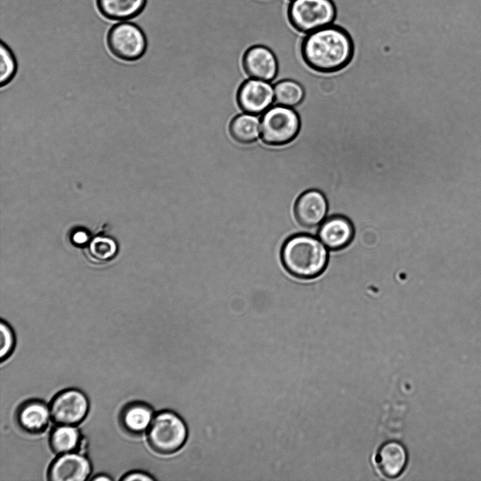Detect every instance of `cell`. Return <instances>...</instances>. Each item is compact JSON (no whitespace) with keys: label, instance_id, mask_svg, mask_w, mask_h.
<instances>
[{"label":"cell","instance_id":"ac0fdd59","mask_svg":"<svg viewBox=\"0 0 481 481\" xmlns=\"http://www.w3.org/2000/svg\"><path fill=\"white\" fill-rule=\"evenodd\" d=\"M230 132L232 138L239 143L254 142L260 138L261 115L239 114L231 121Z\"/></svg>","mask_w":481,"mask_h":481},{"label":"cell","instance_id":"484cf974","mask_svg":"<svg viewBox=\"0 0 481 481\" xmlns=\"http://www.w3.org/2000/svg\"><path fill=\"white\" fill-rule=\"evenodd\" d=\"M288 1H290V0H288Z\"/></svg>","mask_w":481,"mask_h":481},{"label":"cell","instance_id":"cb8c5ba5","mask_svg":"<svg viewBox=\"0 0 481 481\" xmlns=\"http://www.w3.org/2000/svg\"><path fill=\"white\" fill-rule=\"evenodd\" d=\"M123 481L132 480H154V477L150 475L140 471H132L124 475L121 478Z\"/></svg>","mask_w":481,"mask_h":481},{"label":"cell","instance_id":"ba28073f","mask_svg":"<svg viewBox=\"0 0 481 481\" xmlns=\"http://www.w3.org/2000/svg\"><path fill=\"white\" fill-rule=\"evenodd\" d=\"M237 101L244 113L262 115L274 103L273 85L270 82L249 78L239 89Z\"/></svg>","mask_w":481,"mask_h":481},{"label":"cell","instance_id":"8fae6325","mask_svg":"<svg viewBox=\"0 0 481 481\" xmlns=\"http://www.w3.org/2000/svg\"><path fill=\"white\" fill-rule=\"evenodd\" d=\"M243 66L249 78L271 82L277 72L274 53L268 46L256 44L249 47L243 57Z\"/></svg>","mask_w":481,"mask_h":481},{"label":"cell","instance_id":"8992f818","mask_svg":"<svg viewBox=\"0 0 481 481\" xmlns=\"http://www.w3.org/2000/svg\"><path fill=\"white\" fill-rule=\"evenodd\" d=\"M106 44L115 58L126 62L140 59L146 53L148 42L145 33L137 24L122 21L108 32Z\"/></svg>","mask_w":481,"mask_h":481},{"label":"cell","instance_id":"5bb4252c","mask_svg":"<svg viewBox=\"0 0 481 481\" xmlns=\"http://www.w3.org/2000/svg\"><path fill=\"white\" fill-rule=\"evenodd\" d=\"M154 416L149 404L143 401H131L120 411L118 422L125 433L131 436H139L147 431Z\"/></svg>","mask_w":481,"mask_h":481},{"label":"cell","instance_id":"277c9868","mask_svg":"<svg viewBox=\"0 0 481 481\" xmlns=\"http://www.w3.org/2000/svg\"><path fill=\"white\" fill-rule=\"evenodd\" d=\"M335 15L331 0H290L286 8L287 23L304 35L332 25Z\"/></svg>","mask_w":481,"mask_h":481},{"label":"cell","instance_id":"2e32d148","mask_svg":"<svg viewBox=\"0 0 481 481\" xmlns=\"http://www.w3.org/2000/svg\"><path fill=\"white\" fill-rule=\"evenodd\" d=\"M147 0H96L98 11L106 19L125 21L138 16Z\"/></svg>","mask_w":481,"mask_h":481},{"label":"cell","instance_id":"3957f363","mask_svg":"<svg viewBox=\"0 0 481 481\" xmlns=\"http://www.w3.org/2000/svg\"><path fill=\"white\" fill-rule=\"evenodd\" d=\"M187 437V427L182 418L168 410L155 414L146 431L149 446L160 454L178 451L185 443Z\"/></svg>","mask_w":481,"mask_h":481},{"label":"cell","instance_id":"9c48e42d","mask_svg":"<svg viewBox=\"0 0 481 481\" xmlns=\"http://www.w3.org/2000/svg\"><path fill=\"white\" fill-rule=\"evenodd\" d=\"M92 464L80 452H70L58 455L47 471L51 481H84L90 475Z\"/></svg>","mask_w":481,"mask_h":481},{"label":"cell","instance_id":"44dd1931","mask_svg":"<svg viewBox=\"0 0 481 481\" xmlns=\"http://www.w3.org/2000/svg\"><path fill=\"white\" fill-rule=\"evenodd\" d=\"M17 72L15 57L3 41L0 44V85L4 87L14 78Z\"/></svg>","mask_w":481,"mask_h":481},{"label":"cell","instance_id":"603a6c76","mask_svg":"<svg viewBox=\"0 0 481 481\" xmlns=\"http://www.w3.org/2000/svg\"><path fill=\"white\" fill-rule=\"evenodd\" d=\"M70 239L74 245L82 246L89 243L90 236L85 230L78 229L72 233Z\"/></svg>","mask_w":481,"mask_h":481},{"label":"cell","instance_id":"30bf717a","mask_svg":"<svg viewBox=\"0 0 481 481\" xmlns=\"http://www.w3.org/2000/svg\"><path fill=\"white\" fill-rule=\"evenodd\" d=\"M51 418L49 406L39 399H30L22 402L15 413V421L18 427L30 435H38L44 432Z\"/></svg>","mask_w":481,"mask_h":481},{"label":"cell","instance_id":"4fadbf2b","mask_svg":"<svg viewBox=\"0 0 481 481\" xmlns=\"http://www.w3.org/2000/svg\"><path fill=\"white\" fill-rule=\"evenodd\" d=\"M354 234L351 221L342 215H334L325 220L318 230V237L327 249L339 250L346 247Z\"/></svg>","mask_w":481,"mask_h":481},{"label":"cell","instance_id":"7a4b0ae2","mask_svg":"<svg viewBox=\"0 0 481 481\" xmlns=\"http://www.w3.org/2000/svg\"><path fill=\"white\" fill-rule=\"evenodd\" d=\"M281 258L290 274L298 278L311 279L318 276L325 269L328 251L320 239L299 234L285 242Z\"/></svg>","mask_w":481,"mask_h":481},{"label":"cell","instance_id":"e0dca14e","mask_svg":"<svg viewBox=\"0 0 481 481\" xmlns=\"http://www.w3.org/2000/svg\"><path fill=\"white\" fill-rule=\"evenodd\" d=\"M49 444L51 450L56 455L80 452L85 446L80 430L74 425H56L51 430Z\"/></svg>","mask_w":481,"mask_h":481},{"label":"cell","instance_id":"d6986e66","mask_svg":"<svg viewBox=\"0 0 481 481\" xmlns=\"http://www.w3.org/2000/svg\"><path fill=\"white\" fill-rule=\"evenodd\" d=\"M273 89L274 105L294 108L301 102L304 96L302 86L292 80L279 81L273 85Z\"/></svg>","mask_w":481,"mask_h":481},{"label":"cell","instance_id":"7402d4cb","mask_svg":"<svg viewBox=\"0 0 481 481\" xmlns=\"http://www.w3.org/2000/svg\"><path fill=\"white\" fill-rule=\"evenodd\" d=\"M1 362L6 361L12 354L15 347V335L11 327L4 321L1 322Z\"/></svg>","mask_w":481,"mask_h":481},{"label":"cell","instance_id":"6da1fadb","mask_svg":"<svg viewBox=\"0 0 481 481\" xmlns=\"http://www.w3.org/2000/svg\"><path fill=\"white\" fill-rule=\"evenodd\" d=\"M354 46L349 35L330 25L307 34L302 44V54L313 70L324 73L345 68L351 61Z\"/></svg>","mask_w":481,"mask_h":481},{"label":"cell","instance_id":"7c38bea8","mask_svg":"<svg viewBox=\"0 0 481 481\" xmlns=\"http://www.w3.org/2000/svg\"><path fill=\"white\" fill-rule=\"evenodd\" d=\"M327 201L325 194L317 189L304 191L298 197L294 207L298 222L304 227H316L326 217Z\"/></svg>","mask_w":481,"mask_h":481},{"label":"cell","instance_id":"ffe728a7","mask_svg":"<svg viewBox=\"0 0 481 481\" xmlns=\"http://www.w3.org/2000/svg\"><path fill=\"white\" fill-rule=\"evenodd\" d=\"M117 244L114 239L107 237L98 236L89 242L87 253L92 261L104 262L113 258L117 253Z\"/></svg>","mask_w":481,"mask_h":481},{"label":"cell","instance_id":"d4e9b609","mask_svg":"<svg viewBox=\"0 0 481 481\" xmlns=\"http://www.w3.org/2000/svg\"><path fill=\"white\" fill-rule=\"evenodd\" d=\"M92 480H111L112 478L105 474H100L92 478Z\"/></svg>","mask_w":481,"mask_h":481},{"label":"cell","instance_id":"5b68a950","mask_svg":"<svg viewBox=\"0 0 481 481\" xmlns=\"http://www.w3.org/2000/svg\"><path fill=\"white\" fill-rule=\"evenodd\" d=\"M300 129V119L292 108L273 105L261 115V139L266 144L289 143Z\"/></svg>","mask_w":481,"mask_h":481},{"label":"cell","instance_id":"52a82bcc","mask_svg":"<svg viewBox=\"0 0 481 481\" xmlns=\"http://www.w3.org/2000/svg\"><path fill=\"white\" fill-rule=\"evenodd\" d=\"M52 420L56 425H74L86 418L89 403L86 394L75 388H68L58 392L49 405Z\"/></svg>","mask_w":481,"mask_h":481},{"label":"cell","instance_id":"9a60e30c","mask_svg":"<svg viewBox=\"0 0 481 481\" xmlns=\"http://www.w3.org/2000/svg\"><path fill=\"white\" fill-rule=\"evenodd\" d=\"M407 459L404 446L398 442L389 441L380 446L375 461L378 470L385 477L394 478L404 471Z\"/></svg>","mask_w":481,"mask_h":481}]
</instances>
